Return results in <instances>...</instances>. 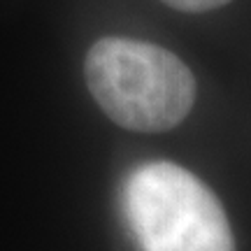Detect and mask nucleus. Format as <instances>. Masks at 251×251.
<instances>
[{
  "instance_id": "f03ea898",
  "label": "nucleus",
  "mask_w": 251,
  "mask_h": 251,
  "mask_svg": "<svg viewBox=\"0 0 251 251\" xmlns=\"http://www.w3.org/2000/svg\"><path fill=\"white\" fill-rule=\"evenodd\" d=\"M124 209L142 251H233L216 196L175 163H144L128 177Z\"/></svg>"
},
{
  "instance_id": "f257e3e1",
  "label": "nucleus",
  "mask_w": 251,
  "mask_h": 251,
  "mask_svg": "<svg viewBox=\"0 0 251 251\" xmlns=\"http://www.w3.org/2000/svg\"><path fill=\"white\" fill-rule=\"evenodd\" d=\"M84 75L100 109L135 133L170 130L196 102V79L186 63L142 40H98L86 54Z\"/></svg>"
},
{
  "instance_id": "7ed1b4c3",
  "label": "nucleus",
  "mask_w": 251,
  "mask_h": 251,
  "mask_svg": "<svg viewBox=\"0 0 251 251\" xmlns=\"http://www.w3.org/2000/svg\"><path fill=\"white\" fill-rule=\"evenodd\" d=\"M165 5H170L181 12H209V9H219L228 5L230 0H163Z\"/></svg>"
}]
</instances>
